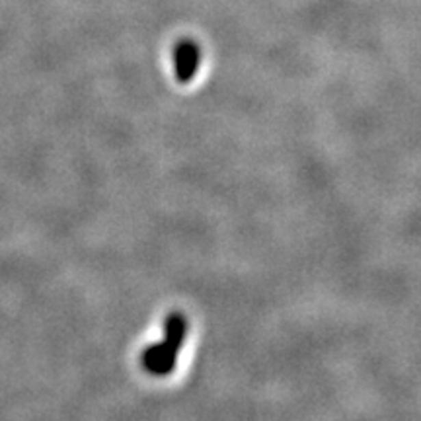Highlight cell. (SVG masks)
Instances as JSON below:
<instances>
[{
    "label": "cell",
    "mask_w": 421,
    "mask_h": 421,
    "mask_svg": "<svg viewBox=\"0 0 421 421\" xmlns=\"http://www.w3.org/2000/svg\"><path fill=\"white\" fill-rule=\"evenodd\" d=\"M178 63H179V77H183L181 80H190V77L193 75L195 66H197V49L195 45H183L179 49L178 55Z\"/></svg>",
    "instance_id": "2"
},
{
    "label": "cell",
    "mask_w": 421,
    "mask_h": 421,
    "mask_svg": "<svg viewBox=\"0 0 421 421\" xmlns=\"http://www.w3.org/2000/svg\"><path fill=\"white\" fill-rule=\"evenodd\" d=\"M186 335V324L181 322L179 316H172L168 320L166 326V340L162 342L164 345H154L146 351L144 355V365L156 374H164L170 369H174L176 363V351L183 342Z\"/></svg>",
    "instance_id": "1"
}]
</instances>
